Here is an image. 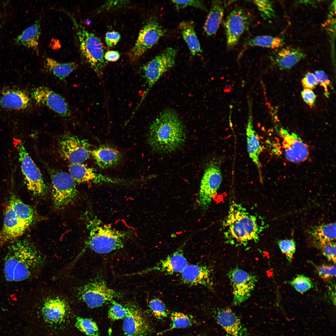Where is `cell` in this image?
I'll list each match as a JSON object with an SVG mask.
<instances>
[{
  "instance_id": "obj_1",
  "label": "cell",
  "mask_w": 336,
  "mask_h": 336,
  "mask_svg": "<svg viewBox=\"0 0 336 336\" xmlns=\"http://www.w3.org/2000/svg\"><path fill=\"white\" fill-rule=\"evenodd\" d=\"M185 139L184 125L177 113L172 109L163 110L150 126L148 142L157 152H172L181 146Z\"/></svg>"
},
{
  "instance_id": "obj_2",
  "label": "cell",
  "mask_w": 336,
  "mask_h": 336,
  "mask_svg": "<svg viewBox=\"0 0 336 336\" xmlns=\"http://www.w3.org/2000/svg\"><path fill=\"white\" fill-rule=\"evenodd\" d=\"M3 272L6 280L17 282L29 278L42 266L43 259L34 245L27 239L15 241L8 248Z\"/></svg>"
},
{
  "instance_id": "obj_3",
  "label": "cell",
  "mask_w": 336,
  "mask_h": 336,
  "mask_svg": "<svg viewBox=\"0 0 336 336\" xmlns=\"http://www.w3.org/2000/svg\"><path fill=\"white\" fill-rule=\"evenodd\" d=\"M223 227L226 241L231 245H245L250 242H257L262 230L256 216L234 202L230 206Z\"/></svg>"
},
{
  "instance_id": "obj_4",
  "label": "cell",
  "mask_w": 336,
  "mask_h": 336,
  "mask_svg": "<svg viewBox=\"0 0 336 336\" xmlns=\"http://www.w3.org/2000/svg\"><path fill=\"white\" fill-rule=\"evenodd\" d=\"M86 225L89 231L84 249L88 248L100 254H106L123 248L129 233L103 224L98 219L88 218Z\"/></svg>"
},
{
  "instance_id": "obj_5",
  "label": "cell",
  "mask_w": 336,
  "mask_h": 336,
  "mask_svg": "<svg viewBox=\"0 0 336 336\" xmlns=\"http://www.w3.org/2000/svg\"><path fill=\"white\" fill-rule=\"evenodd\" d=\"M68 13L73 24L82 57L96 74L100 76L105 65L102 43L95 34L87 30L72 14Z\"/></svg>"
},
{
  "instance_id": "obj_6",
  "label": "cell",
  "mask_w": 336,
  "mask_h": 336,
  "mask_svg": "<svg viewBox=\"0 0 336 336\" xmlns=\"http://www.w3.org/2000/svg\"><path fill=\"white\" fill-rule=\"evenodd\" d=\"M177 53L175 49L172 47H168L142 67V75L145 79L147 87L144 92L138 106L162 76L174 67Z\"/></svg>"
},
{
  "instance_id": "obj_7",
  "label": "cell",
  "mask_w": 336,
  "mask_h": 336,
  "mask_svg": "<svg viewBox=\"0 0 336 336\" xmlns=\"http://www.w3.org/2000/svg\"><path fill=\"white\" fill-rule=\"evenodd\" d=\"M18 153L21 172L28 189L35 195L40 196L47 192V187L39 169L26 150L23 142L14 139Z\"/></svg>"
},
{
  "instance_id": "obj_8",
  "label": "cell",
  "mask_w": 336,
  "mask_h": 336,
  "mask_svg": "<svg viewBox=\"0 0 336 336\" xmlns=\"http://www.w3.org/2000/svg\"><path fill=\"white\" fill-rule=\"evenodd\" d=\"M78 294L90 308L99 307L122 296L120 292L108 287L102 279H96L81 287Z\"/></svg>"
},
{
  "instance_id": "obj_9",
  "label": "cell",
  "mask_w": 336,
  "mask_h": 336,
  "mask_svg": "<svg viewBox=\"0 0 336 336\" xmlns=\"http://www.w3.org/2000/svg\"><path fill=\"white\" fill-rule=\"evenodd\" d=\"M51 178L54 205L57 209L63 208L77 196L75 182L69 174L62 171L54 172Z\"/></svg>"
},
{
  "instance_id": "obj_10",
  "label": "cell",
  "mask_w": 336,
  "mask_h": 336,
  "mask_svg": "<svg viewBox=\"0 0 336 336\" xmlns=\"http://www.w3.org/2000/svg\"><path fill=\"white\" fill-rule=\"evenodd\" d=\"M219 164L210 163L206 168L202 179L199 192L198 204L203 211H206L217 194L222 181Z\"/></svg>"
},
{
  "instance_id": "obj_11",
  "label": "cell",
  "mask_w": 336,
  "mask_h": 336,
  "mask_svg": "<svg viewBox=\"0 0 336 336\" xmlns=\"http://www.w3.org/2000/svg\"><path fill=\"white\" fill-rule=\"evenodd\" d=\"M165 30L156 20L149 21L140 30L134 46L128 54L131 62H135L164 36Z\"/></svg>"
},
{
  "instance_id": "obj_12",
  "label": "cell",
  "mask_w": 336,
  "mask_h": 336,
  "mask_svg": "<svg viewBox=\"0 0 336 336\" xmlns=\"http://www.w3.org/2000/svg\"><path fill=\"white\" fill-rule=\"evenodd\" d=\"M227 275L232 288L233 304L240 305L250 296L257 277L236 267L230 270Z\"/></svg>"
},
{
  "instance_id": "obj_13",
  "label": "cell",
  "mask_w": 336,
  "mask_h": 336,
  "mask_svg": "<svg viewBox=\"0 0 336 336\" xmlns=\"http://www.w3.org/2000/svg\"><path fill=\"white\" fill-rule=\"evenodd\" d=\"M281 142V152L288 161L293 163L304 161L308 158L309 149L301 139L294 133L280 128L279 132Z\"/></svg>"
},
{
  "instance_id": "obj_14",
  "label": "cell",
  "mask_w": 336,
  "mask_h": 336,
  "mask_svg": "<svg viewBox=\"0 0 336 336\" xmlns=\"http://www.w3.org/2000/svg\"><path fill=\"white\" fill-rule=\"evenodd\" d=\"M251 20L249 13L241 7H236L230 13L224 24L228 48H231L237 44L249 27Z\"/></svg>"
},
{
  "instance_id": "obj_15",
  "label": "cell",
  "mask_w": 336,
  "mask_h": 336,
  "mask_svg": "<svg viewBox=\"0 0 336 336\" xmlns=\"http://www.w3.org/2000/svg\"><path fill=\"white\" fill-rule=\"evenodd\" d=\"M60 154L71 164L82 163L91 155L87 141L73 135L64 136L59 143Z\"/></svg>"
},
{
  "instance_id": "obj_16",
  "label": "cell",
  "mask_w": 336,
  "mask_h": 336,
  "mask_svg": "<svg viewBox=\"0 0 336 336\" xmlns=\"http://www.w3.org/2000/svg\"><path fill=\"white\" fill-rule=\"evenodd\" d=\"M69 170L74 181L79 183L126 184L130 182L99 173L93 168L82 163L70 164Z\"/></svg>"
},
{
  "instance_id": "obj_17",
  "label": "cell",
  "mask_w": 336,
  "mask_h": 336,
  "mask_svg": "<svg viewBox=\"0 0 336 336\" xmlns=\"http://www.w3.org/2000/svg\"><path fill=\"white\" fill-rule=\"evenodd\" d=\"M31 95L37 105L46 106L61 116L70 115V110L65 99L48 87L40 86L36 88Z\"/></svg>"
},
{
  "instance_id": "obj_18",
  "label": "cell",
  "mask_w": 336,
  "mask_h": 336,
  "mask_svg": "<svg viewBox=\"0 0 336 336\" xmlns=\"http://www.w3.org/2000/svg\"><path fill=\"white\" fill-rule=\"evenodd\" d=\"M186 242H184L175 252L154 266L132 275H142L152 272L164 273L167 275L180 273L188 264L184 252Z\"/></svg>"
},
{
  "instance_id": "obj_19",
  "label": "cell",
  "mask_w": 336,
  "mask_h": 336,
  "mask_svg": "<svg viewBox=\"0 0 336 336\" xmlns=\"http://www.w3.org/2000/svg\"><path fill=\"white\" fill-rule=\"evenodd\" d=\"M28 228L17 216L8 203L6 208L2 227L0 231V248L14 242Z\"/></svg>"
},
{
  "instance_id": "obj_20",
  "label": "cell",
  "mask_w": 336,
  "mask_h": 336,
  "mask_svg": "<svg viewBox=\"0 0 336 336\" xmlns=\"http://www.w3.org/2000/svg\"><path fill=\"white\" fill-rule=\"evenodd\" d=\"M180 274V281L184 284L202 285L213 290L212 271L207 265L188 264Z\"/></svg>"
},
{
  "instance_id": "obj_21",
  "label": "cell",
  "mask_w": 336,
  "mask_h": 336,
  "mask_svg": "<svg viewBox=\"0 0 336 336\" xmlns=\"http://www.w3.org/2000/svg\"><path fill=\"white\" fill-rule=\"evenodd\" d=\"M30 99L24 91L16 88H7L0 92V107L5 110L17 111L26 108Z\"/></svg>"
},
{
  "instance_id": "obj_22",
  "label": "cell",
  "mask_w": 336,
  "mask_h": 336,
  "mask_svg": "<svg viewBox=\"0 0 336 336\" xmlns=\"http://www.w3.org/2000/svg\"><path fill=\"white\" fill-rule=\"evenodd\" d=\"M217 323L224 329L226 336H245L246 329L239 317L229 308L218 309L216 314Z\"/></svg>"
},
{
  "instance_id": "obj_23",
  "label": "cell",
  "mask_w": 336,
  "mask_h": 336,
  "mask_svg": "<svg viewBox=\"0 0 336 336\" xmlns=\"http://www.w3.org/2000/svg\"><path fill=\"white\" fill-rule=\"evenodd\" d=\"M123 329L125 336H146L150 331L147 321L137 309L132 307L124 318Z\"/></svg>"
},
{
  "instance_id": "obj_24",
  "label": "cell",
  "mask_w": 336,
  "mask_h": 336,
  "mask_svg": "<svg viewBox=\"0 0 336 336\" xmlns=\"http://www.w3.org/2000/svg\"><path fill=\"white\" fill-rule=\"evenodd\" d=\"M65 301L59 297H52L46 300L42 309L44 319L50 324H59L63 320L68 310Z\"/></svg>"
},
{
  "instance_id": "obj_25",
  "label": "cell",
  "mask_w": 336,
  "mask_h": 336,
  "mask_svg": "<svg viewBox=\"0 0 336 336\" xmlns=\"http://www.w3.org/2000/svg\"><path fill=\"white\" fill-rule=\"evenodd\" d=\"M96 163L100 168L105 169L119 164L122 160V154L117 149L103 145L91 152Z\"/></svg>"
},
{
  "instance_id": "obj_26",
  "label": "cell",
  "mask_w": 336,
  "mask_h": 336,
  "mask_svg": "<svg viewBox=\"0 0 336 336\" xmlns=\"http://www.w3.org/2000/svg\"><path fill=\"white\" fill-rule=\"evenodd\" d=\"M306 56L304 52L299 48L285 47L281 49L273 59L280 69L291 68Z\"/></svg>"
},
{
  "instance_id": "obj_27",
  "label": "cell",
  "mask_w": 336,
  "mask_h": 336,
  "mask_svg": "<svg viewBox=\"0 0 336 336\" xmlns=\"http://www.w3.org/2000/svg\"><path fill=\"white\" fill-rule=\"evenodd\" d=\"M226 5L224 1H212L211 9L203 27L204 31L208 35H214L218 30L222 20Z\"/></svg>"
},
{
  "instance_id": "obj_28",
  "label": "cell",
  "mask_w": 336,
  "mask_h": 336,
  "mask_svg": "<svg viewBox=\"0 0 336 336\" xmlns=\"http://www.w3.org/2000/svg\"><path fill=\"white\" fill-rule=\"evenodd\" d=\"M246 132L247 150L249 156L256 166L259 177L262 180L261 171V166L259 158L261 148L259 136L254 129L251 121L249 122Z\"/></svg>"
},
{
  "instance_id": "obj_29",
  "label": "cell",
  "mask_w": 336,
  "mask_h": 336,
  "mask_svg": "<svg viewBox=\"0 0 336 336\" xmlns=\"http://www.w3.org/2000/svg\"><path fill=\"white\" fill-rule=\"evenodd\" d=\"M41 33L40 20L38 19L19 35L15 39V41L19 45L32 49L38 52Z\"/></svg>"
},
{
  "instance_id": "obj_30",
  "label": "cell",
  "mask_w": 336,
  "mask_h": 336,
  "mask_svg": "<svg viewBox=\"0 0 336 336\" xmlns=\"http://www.w3.org/2000/svg\"><path fill=\"white\" fill-rule=\"evenodd\" d=\"M8 203L17 216L28 228L35 219V212L33 208L14 195L11 196Z\"/></svg>"
},
{
  "instance_id": "obj_31",
  "label": "cell",
  "mask_w": 336,
  "mask_h": 336,
  "mask_svg": "<svg viewBox=\"0 0 336 336\" xmlns=\"http://www.w3.org/2000/svg\"><path fill=\"white\" fill-rule=\"evenodd\" d=\"M182 37L193 55H199L202 52L200 44L192 22L183 21L179 25Z\"/></svg>"
},
{
  "instance_id": "obj_32",
  "label": "cell",
  "mask_w": 336,
  "mask_h": 336,
  "mask_svg": "<svg viewBox=\"0 0 336 336\" xmlns=\"http://www.w3.org/2000/svg\"><path fill=\"white\" fill-rule=\"evenodd\" d=\"M45 63L48 70L60 80L64 79L78 67L75 62L61 63L48 57L46 59Z\"/></svg>"
},
{
  "instance_id": "obj_33",
  "label": "cell",
  "mask_w": 336,
  "mask_h": 336,
  "mask_svg": "<svg viewBox=\"0 0 336 336\" xmlns=\"http://www.w3.org/2000/svg\"><path fill=\"white\" fill-rule=\"evenodd\" d=\"M311 235L315 241H333L336 238L335 223L316 227L311 231Z\"/></svg>"
},
{
  "instance_id": "obj_34",
  "label": "cell",
  "mask_w": 336,
  "mask_h": 336,
  "mask_svg": "<svg viewBox=\"0 0 336 336\" xmlns=\"http://www.w3.org/2000/svg\"><path fill=\"white\" fill-rule=\"evenodd\" d=\"M284 41L279 37L268 35H261L251 39L247 44L251 46H259L264 48L275 49L282 47Z\"/></svg>"
},
{
  "instance_id": "obj_35",
  "label": "cell",
  "mask_w": 336,
  "mask_h": 336,
  "mask_svg": "<svg viewBox=\"0 0 336 336\" xmlns=\"http://www.w3.org/2000/svg\"><path fill=\"white\" fill-rule=\"evenodd\" d=\"M171 323L167 329L161 332L160 334L175 329H184L192 326L194 320L189 316L182 313L173 312L170 315Z\"/></svg>"
},
{
  "instance_id": "obj_36",
  "label": "cell",
  "mask_w": 336,
  "mask_h": 336,
  "mask_svg": "<svg viewBox=\"0 0 336 336\" xmlns=\"http://www.w3.org/2000/svg\"><path fill=\"white\" fill-rule=\"evenodd\" d=\"M75 327L88 336H100L96 322L90 318L78 317L76 318Z\"/></svg>"
},
{
  "instance_id": "obj_37",
  "label": "cell",
  "mask_w": 336,
  "mask_h": 336,
  "mask_svg": "<svg viewBox=\"0 0 336 336\" xmlns=\"http://www.w3.org/2000/svg\"><path fill=\"white\" fill-rule=\"evenodd\" d=\"M110 303L111 304L108 311V317L111 320L124 319L128 314L130 307H125L114 300Z\"/></svg>"
},
{
  "instance_id": "obj_38",
  "label": "cell",
  "mask_w": 336,
  "mask_h": 336,
  "mask_svg": "<svg viewBox=\"0 0 336 336\" xmlns=\"http://www.w3.org/2000/svg\"><path fill=\"white\" fill-rule=\"evenodd\" d=\"M149 306L152 313L157 319H162L166 317L168 311L164 302L160 299L154 298L149 302Z\"/></svg>"
},
{
  "instance_id": "obj_39",
  "label": "cell",
  "mask_w": 336,
  "mask_h": 336,
  "mask_svg": "<svg viewBox=\"0 0 336 336\" xmlns=\"http://www.w3.org/2000/svg\"><path fill=\"white\" fill-rule=\"evenodd\" d=\"M291 285L297 292L303 293L311 288L313 283L310 279L303 275H298L291 282Z\"/></svg>"
},
{
  "instance_id": "obj_40",
  "label": "cell",
  "mask_w": 336,
  "mask_h": 336,
  "mask_svg": "<svg viewBox=\"0 0 336 336\" xmlns=\"http://www.w3.org/2000/svg\"><path fill=\"white\" fill-rule=\"evenodd\" d=\"M253 2L256 6L262 17L264 19L273 18L275 15L272 3L268 0H255Z\"/></svg>"
},
{
  "instance_id": "obj_41",
  "label": "cell",
  "mask_w": 336,
  "mask_h": 336,
  "mask_svg": "<svg viewBox=\"0 0 336 336\" xmlns=\"http://www.w3.org/2000/svg\"><path fill=\"white\" fill-rule=\"evenodd\" d=\"M324 255L329 261L336 263V244L333 241H316Z\"/></svg>"
},
{
  "instance_id": "obj_42",
  "label": "cell",
  "mask_w": 336,
  "mask_h": 336,
  "mask_svg": "<svg viewBox=\"0 0 336 336\" xmlns=\"http://www.w3.org/2000/svg\"><path fill=\"white\" fill-rule=\"evenodd\" d=\"M279 247L282 252L286 256L287 260L291 262L296 250V244L292 240L286 239L278 242Z\"/></svg>"
},
{
  "instance_id": "obj_43",
  "label": "cell",
  "mask_w": 336,
  "mask_h": 336,
  "mask_svg": "<svg viewBox=\"0 0 336 336\" xmlns=\"http://www.w3.org/2000/svg\"><path fill=\"white\" fill-rule=\"evenodd\" d=\"M177 10L184 8L188 6H193L200 9L205 10L206 7L203 2L199 0H172Z\"/></svg>"
},
{
  "instance_id": "obj_44",
  "label": "cell",
  "mask_w": 336,
  "mask_h": 336,
  "mask_svg": "<svg viewBox=\"0 0 336 336\" xmlns=\"http://www.w3.org/2000/svg\"><path fill=\"white\" fill-rule=\"evenodd\" d=\"M319 276L324 279H329L336 276L335 265L323 264L317 268Z\"/></svg>"
},
{
  "instance_id": "obj_45",
  "label": "cell",
  "mask_w": 336,
  "mask_h": 336,
  "mask_svg": "<svg viewBox=\"0 0 336 336\" xmlns=\"http://www.w3.org/2000/svg\"><path fill=\"white\" fill-rule=\"evenodd\" d=\"M127 0H108L106 1L100 7V10L108 11L121 7L127 4Z\"/></svg>"
},
{
  "instance_id": "obj_46",
  "label": "cell",
  "mask_w": 336,
  "mask_h": 336,
  "mask_svg": "<svg viewBox=\"0 0 336 336\" xmlns=\"http://www.w3.org/2000/svg\"><path fill=\"white\" fill-rule=\"evenodd\" d=\"M120 34L117 31H109L105 36V42L109 47L114 46L118 42L120 38Z\"/></svg>"
},
{
  "instance_id": "obj_47",
  "label": "cell",
  "mask_w": 336,
  "mask_h": 336,
  "mask_svg": "<svg viewBox=\"0 0 336 336\" xmlns=\"http://www.w3.org/2000/svg\"><path fill=\"white\" fill-rule=\"evenodd\" d=\"M301 82L305 87L310 89L315 87L318 83L314 74L311 72L307 73L302 79Z\"/></svg>"
},
{
  "instance_id": "obj_48",
  "label": "cell",
  "mask_w": 336,
  "mask_h": 336,
  "mask_svg": "<svg viewBox=\"0 0 336 336\" xmlns=\"http://www.w3.org/2000/svg\"><path fill=\"white\" fill-rule=\"evenodd\" d=\"M301 95L303 100L307 104L310 106L314 105L316 96L311 89H304L301 92Z\"/></svg>"
},
{
  "instance_id": "obj_49",
  "label": "cell",
  "mask_w": 336,
  "mask_h": 336,
  "mask_svg": "<svg viewBox=\"0 0 336 336\" xmlns=\"http://www.w3.org/2000/svg\"><path fill=\"white\" fill-rule=\"evenodd\" d=\"M314 74L317 83L323 86L327 91V87L330 83L327 75L324 71L321 70L315 71Z\"/></svg>"
},
{
  "instance_id": "obj_50",
  "label": "cell",
  "mask_w": 336,
  "mask_h": 336,
  "mask_svg": "<svg viewBox=\"0 0 336 336\" xmlns=\"http://www.w3.org/2000/svg\"><path fill=\"white\" fill-rule=\"evenodd\" d=\"M120 54L117 51H109L106 52L104 55V58L108 61L115 62L120 58Z\"/></svg>"
}]
</instances>
